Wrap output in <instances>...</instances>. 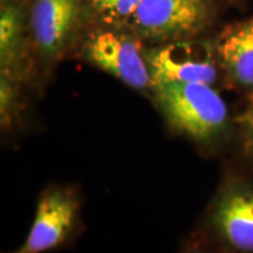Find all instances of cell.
Here are the masks:
<instances>
[{"label": "cell", "mask_w": 253, "mask_h": 253, "mask_svg": "<svg viewBox=\"0 0 253 253\" xmlns=\"http://www.w3.org/2000/svg\"><path fill=\"white\" fill-rule=\"evenodd\" d=\"M238 122L244 132L246 149L253 154V101L249 108L239 116Z\"/></svg>", "instance_id": "cell-11"}, {"label": "cell", "mask_w": 253, "mask_h": 253, "mask_svg": "<svg viewBox=\"0 0 253 253\" xmlns=\"http://www.w3.org/2000/svg\"><path fill=\"white\" fill-rule=\"evenodd\" d=\"M151 89L173 128L197 141H210L225 129L227 109L211 84L153 80Z\"/></svg>", "instance_id": "cell-1"}, {"label": "cell", "mask_w": 253, "mask_h": 253, "mask_svg": "<svg viewBox=\"0 0 253 253\" xmlns=\"http://www.w3.org/2000/svg\"><path fill=\"white\" fill-rule=\"evenodd\" d=\"M24 49L23 13L17 6L2 5L0 17L1 77L9 78L20 62Z\"/></svg>", "instance_id": "cell-9"}, {"label": "cell", "mask_w": 253, "mask_h": 253, "mask_svg": "<svg viewBox=\"0 0 253 253\" xmlns=\"http://www.w3.org/2000/svg\"><path fill=\"white\" fill-rule=\"evenodd\" d=\"M81 13V0H37L32 31L40 52L54 56L68 42Z\"/></svg>", "instance_id": "cell-6"}, {"label": "cell", "mask_w": 253, "mask_h": 253, "mask_svg": "<svg viewBox=\"0 0 253 253\" xmlns=\"http://www.w3.org/2000/svg\"><path fill=\"white\" fill-rule=\"evenodd\" d=\"M78 212V203L69 192L50 190L38 205L33 225L21 253H38L58 246L72 230Z\"/></svg>", "instance_id": "cell-5"}, {"label": "cell", "mask_w": 253, "mask_h": 253, "mask_svg": "<svg viewBox=\"0 0 253 253\" xmlns=\"http://www.w3.org/2000/svg\"><path fill=\"white\" fill-rule=\"evenodd\" d=\"M153 80L202 82L212 84L217 79L216 55L204 41H175L145 53Z\"/></svg>", "instance_id": "cell-3"}, {"label": "cell", "mask_w": 253, "mask_h": 253, "mask_svg": "<svg viewBox=\"0 0 253 253\" xmlns=\"http://www.w3.org/2000/svg\"><path fill=\"white\" fill-rule=\"evenodd\" d=\"M129 20L145 38L179 40L204 30L210 8L207 0H141Z\"/></svg>", "instance_id": "cell-2"}, {"label": "cell", "mask_w": 253, "mask_h": 253, "mask_svg": "<svg viewBox=\"0 0 253 253\" xmlns=\"http://www.w3.org/2000/svg\"><path fill=\"white\" fill-rule=\"evenodd\" d=\"M8 1H9V0H1V4H2V5H6ZM2 5H1V6H2Z\"/></svg>", "instance_id": "cell-12"}, {"label": "cell", "mask_w": 253, "mask_h": 253, "mask_svg": "<svg viewBox=\"0 0 253 253\" xmlns=\"http://www.w3.org/2000/svg\"><path fill=\"white\" fill-rule=\"evenodd\" d=\"M213 223L233 248L253 251V189L245 185L229 186L218 199Z\"/></svg>", "instance_id": "cell-7"}, {"label": "cell", "mask_w": 253, "mask_h": 253, "mask_svg": "<svg viewBox=\"0 0 253 253\" xmlns=\"http://www.w3.org/2000/svg\"><path fill=\"white\" fill-rule=\"evenodd\" d=\"M216 52L233 81L253 87V18L224 32Z\"/></svg>", "instance_id": "cell-8"}, {"label": "cell", "mask_w": 253, "mask_h": 253, "mask_svg": "<svg viewBox=\"0 0 253 253\" xmlns=\"http://www.w3.org/2000/svg\"><path fill=\"white\" fill-rule=\"evenodd\" d=\"M91 6L101 18L109 23L129 20L141 0H90Z\"/></svg>", "instance_id": "cell-10"}, {"label": "cell", "mask_w": 253, "mask_h": 253, "mask_svg": "<svg viewBox=\"0 0 253 253\" xmlns=\"http://www.w3.org/2000/svg\"><path fill=\"white\" fill-rule=\"evenodd\" d=\"M87 59L136 89L151 87V73L140 46L126 34L114 31L95 33L86 46Z\"/></svg>", "instance_id": "cell-4"}]
</instances>
